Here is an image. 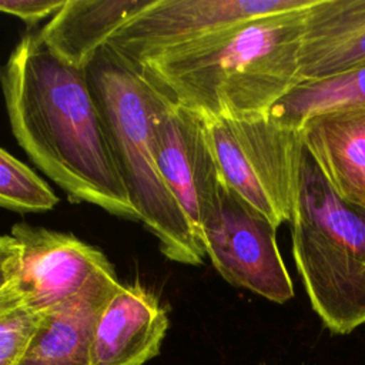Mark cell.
I'll list each match as a JSON object with an SVG mask.
<instances>
[{
	"mask_svg": "<svg viewBox=\"0 0 365 365\" xmlns=\"http://www.w3.org/2000/svg\"><path fill=\"white\" fill-rule=\"evenodd\" d=\"M0 80L11 131L31 161L70 200L140 221L86 70L57 57L37 33L16 44Z\"/></svg>",
	"mask_w": 365,
	"mask_h": 365,
	"instance_id": "6da1fadb",
	"label": "cell"
},
{
	"mask_svg": "<svg viewBox=\"0 0 365 365\" xmlns=\"http://www.w3.org/2000/svg\"><path fill=\"white\" fill-rule=\"evenodd\" d=\"M307 9L225 27L155 57L138 71L161 94L205 118L269 115L299 83Z\"/></svg>",
	"mask_w": 365,
	"mask_h": 365,
	"instance_id": "7a4b0ae2",
	"label": "cell"
},
{
	"mask_svg": "<svg viewBox=\"0 0 365 365\" xmlns=\"http://www.w3.org/2000/svg\"><path fill=\"white\" fill-rule=\"evenodd\" d=\"M86 73L140 221L155 235L167 258L188 265L202 264L204 245L155 161L150 128L151 84L107 46Z\"/></svg>",
	"mask_w": 365,
	"mask_h": 365,
	"instance_id": "3957f363",
	"label": "cell"
},
{
	"mask_svg": "<svg viewBox=\"0 0 365 365\" xmlns=\"http://www.w3.org/2000/svg\"><path fill=\"white\" fill-rule=\"evenodd\" d=\"M292 257L311 307L334 334L365 324V210L344 201L302 150Z\"/></svg>",
	"mask_w": 365,
	"mask_h": 365,
	"instance_id": "277c9868",
	"label": "cell"
},
{
	"mask_svg": "<svg viewBox=\"0 0 365 365\" xmlns=\"http://www.w3.org/2000/svg\"><path fill=\"white\" fill-rule=\"evenodd\" d=\"M205 124L225 185L277 228L291 222L304 150L299 130L271 114L205 118Z\"/></svg>",
	"mask_w": 365,
	"mask_h": 365,
	"instance_id": "5b68a950",
	"label": "cell"
},
{
	"mask_svg": "<svg viewBox=\"0 0 365 365\" xmlns=\"http://www.w3.org/2000/svg\"><path fill=\"white\" fill-rule=\"evenodd\" d=\"M275 232L277 227L222 180L200 225L205 255L227 282L284 304L294 297V284Z\"/></svg>",
	"mask_w": 365,
	"mask_h": 365,
	"instance_id": "8992f818",
	"label": "cell"
},
{
	"mask_svg": "<svg viewBox=\"0 0 365 365\" xmlns=\"http://www.w3.org/2000/svg\"><path fill=\"white\" fill-rule=\"evenodd\" d=\"M315 0H154L107 44L138 70L155 57L225 27L258 17L302 10Z\"/></svg>",
	"mask_w": 365,
	"mask_h": 365,
	"instance_id": "52a82bcc",
	"label": "cell"
},
{
	"mask_svg": "<svg viewBox=\"0 0 365 365\" xmlns=\"http://www.w3.org/2000/svg\"><path fill=\"white\" fill-rule=\"evenodd\" d=\"M150 128L158 170L200 237L201 221L222 180L205 118L151 86Z\"/></svg>",
	"mask_w": 365,
	"mask_h": 365,
	"instance_id": "ba28073f",
	"label": "cell"
},
{
	"mask_svg": "<svg viewBox=\"0 0 365 365\" xmlns=\"http://www.w3.org/2000/svg\"><path fill=\"white\" fill-rule=\"evenodd\" d=\"M10 234L20 244L14 285L24 304L38 314L71 298L111 267L100 250L70 234L24 222L14 224Z\"/></svg>",
	"mask_w": 365,
	"mask_h": 365,
	"instance_id": "9c48e42d",
	"label": "cell"
},
{
	"mask_svg": "<svg viewBox=\"0 0 365 365\" xmlns=\"http://www.w3.org/2000/svg\"><path fill=\"white\" fill-rule=\"evenodd\" d=\"M120 287L111 265L97 272L80 292L41 312L16 365H90L98 318Z\"/></svg>",
	"mask_w": 365,
	"mask_h": 365,
	"instance_id": "30bf717a",
	"label": "cell"
},
{
	"mask_svg": "<svg viewBox=\"0 0 365 365\" xmlns=\"http://www.w3.org/2000/svg\"><path fill=\"white\" fill-rule=\"evenodd\" d=\"M167 328V312L151 291L121 284L98 318L90 365H143L158 354Z\"/></svg>",
	"mask_w": 365,
	"mask_h": 365,
	"instance_id": "8fae6325",
	"label": "cell"
},
{
	"mask_svg": "<svg viewBox=\"0 0 365 365\" xmlns=\"http://www.w3.org/2000/svg\"><path fill=\"white\" fill-rule=\"evenodd\" d=\"M365 66V0H315L304 11L299 83Z\"/></svg>",
	"mask_w": 365,
	"mask_h": 365,
	"instance_id": "7c38bea8",
	"label": "cell"
},
{
	"mask_svg": "<svg viewBox=\"0 0 365 365\" xmlns=\"http://www.w3.org/2000/svg\"><path fill=\"white\" fill-rule=\"evenodd\" d=\"M298 130L304 150L332 190L365 210V106L319 113Z\"/></svg>",
	"mask_w": 365,
	"mask_h": 365,
	"instance_id": "4fadbf2b",
	"label": "cell"
},
{
	"mask_svg": "<svg viewBox=\"0 0 365 365\" xmlns=\"http://www.w3.org/2000/svg\"><path fill=\"white\" fill-rule=\"evenodd\" d=\"M153 3L154 0H66L38 36L63 61L87 70L110 40Z\"/></svg>",
	"mask_w": 365,
	"mask_h": 365,
	"instance_id": "5bb4252c",
	"label": "cell"
},
{
	"mask_svg": "<svg viewBox=\"0 0 365 365\" xmlns=\"http://www.w3.org/2000/svg\"><path fill=\"white\" fill-rule=\"evenodd\" d=\"M356 106H365V66L322 80L298 83L274 106L271 115L298 130L312 115Z\"/></svg>",
	"mask_w": 365,
	"mask_h": 365,
	"instance_id": "9a60e30c",
	"label": "cell"
},
{
	"mask_svg": "<svg viewBox=\"0 0 365 365\" xmlns=\"http://www.w3.org/2000/svg\"><path fill=\"white\" fill-rule=\"evenodd\" d=\"M58 197L31 168L0 147V207L40 212L53 210Z\"/></svg>",
	"mask_w": 365,
	"mask_h": 365,
	"instance_id": "2e32d148",
	"label": "cell"
},
{
	"mask_svg": "<svg viewBox=\"0 0 365 365\" xmlns=\"http://www.w3.org/2000/svg\"><path fill=\"white\" fill-rule=\"evenodd\" d=\"M40 317L24 304L14 281L0 292V365H16Z\"/></svg>",
	"mask_w": 365,
	"mask_h": 365,
	"instance_id": "e0dca14e",
	"label": "cell"
},
{
	"mask_svg": "<svg viewBox=\"0 0 365 365\" xmlns=\"http://www.w3.org/2000/svg\"><path fill=\"white\" fill-rule=\"evenodd\" d=\"M66 0H0V13L11 14L29 24H34L47 16H54Z\"/></svg>",
	"mask_w": 365,
	"mask_h": 365,
	"instance_id": "ac0fdd59",
	"label": "cell"
},
{
	"mask_svg": "<svg viewBox=\"0 0 365 365\" xmlns=\"http://www.w3.org/2000/svg\"><path fill=\"white\" fill-rule=\"evenodd\" d=\"M20 257V244L11 235H0V292L13 284Z\"/></svg>",
	"mask_w": 365,
	"mask_h": 365,
	"instance_id": "d6986e66",
	"label": "cell"
}]
</instances>
